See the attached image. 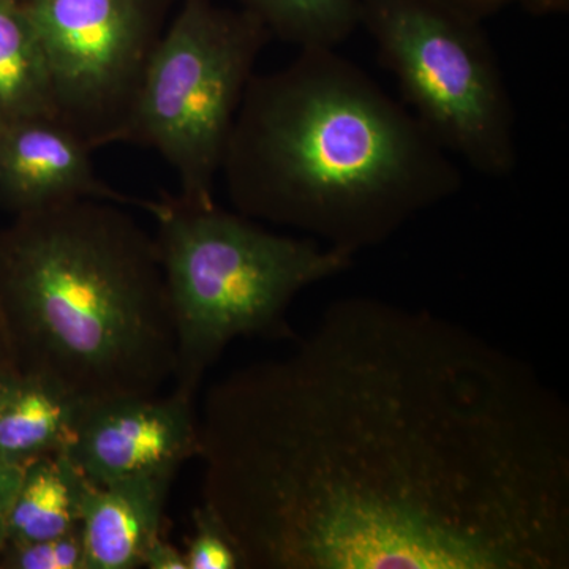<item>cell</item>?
Here are the masks:
<instances>
[{"mask_svg":"<svg viewBox=\"0 0 569 569\" xmlns=\"http://www.w3.org/2000/svg\"><path fill=\"white\" fill-rule=\"evenodd\" d=\"M204 508L241 569H568L569 411L429 310L337 299L198 408Z\"/></svg>","mask_w":569,"mask_h":569,"instance_id":"cell-1","label":"cell"},{"mask_svg":"<svg viewBox=\"0 0 569 569\" xmlns=\"http://www.w3.org/2000/svg\"><path fill=\"white\" fill-rule=\"evenodd\" d=\"M359 26L449 156L488 178L515 173V103L481 20L445 0H362Z\"/></svg>","mask_w":569,"mask_h":569,"instance_id":"cell-5","label":"cell"},{"mask_svg":"<svg viewBox=\"0 0 569 569\" xmlns=\"http://www.w3.org/2000/svg\"><path fill=\"white\" fill-rule=\"evenodd\" d=\"M445 2L473 14L478 20L485 21L497 14L498 11L507 9L516 0H445Z\"/></svg>","mask_w":569,"mask_h":569,"instance_id":"cell-19","label":"cell"},{"mask_svg":"<svg viewBox=\"0 0 569 569\" xmlns=\"http://www.w3.org/2000/svg\"><path fill=\"white\" fill-rule=\"evenodd\" d=\"M0 342L13 372L81 402L160 395L176 339L153 234L89 198L14 216L0 230Z\"/></svg>","mask_w":569,"mask_h":569,"instance_id":"cell-3","label":"cell"},{"mask_svg":"<svg viewBox=\"0 0 569 569\" xmlns=\"http://www.w3.org/2000/svg\"><path fill=\"white\" fill-rule=\"evenodd\" d=\"M531 17L545 18L568 13L569 0H516Z\"/></svg>","mask_w":569,"mask_h":569,"instance_id":"cell-20","label":"cell"},{"mask_svg":"<svg viewBox=\"0 0 569 569\" xmlns=\"http://www.w3.org/2000/svg\"><path fill=\"white\" fill-rule=\"evenodd\" d=\"M84 478L63 452L29 462L22 470L7 522V542L58 538L81 526Z\"/></svg>","mask_w":569,"mask_h":569,"instance_id":"cell-12","label":"cell"},{"mask_svg":"<svg viewBox=\"0 0 569 569\" xmlns=\"http://www.w3.org/2000/svg\"><path fill=\"white\" fill-rule=\"evenodd\" d=\"M197 399L170 395L126 396L81 402L63 455L93 485L132 478H173L198 458Z\"/></svg>","mask_w":569,"mask_h":569,"instance_id":"cell-8","label":"cell"},{"mask_svg":"<svg viewBox=\"0 0 569 569\" xmlns=\"http://www.w3.org/2000/svg\"><path fill=\"white\" fill-rule=\"evenodd\" d=\"M81 400L36 376L0 378V459L17 466L69 447Z\"/></svg>","mask_w":569,"mask_h":569,"instance_id":"cell-11","label":"cell"},{"mask_svg":"<svg viewBox=\"0 0 569 569\" xmlns=\"http://www.w3.org/2000/svg\"><path fill=\"white\" fill-rule=\"evenodd\" d=\"M269 36L299 51L337 50L359 28L362 0H239Z\"/></svg>","mask_w":569,"mask_h":569,"instance_id":"cell-14","label":"cell"},{"mask_svg":"<svg viewBox=\"0 0 569 569\" xmlns=\"http://www.w3.org/2000/svg\"><path fill=\"white\" fill-rule=\"evenodd\" d=\"M271 40L249 11L179 0L142 78L122 142L153 149L182 198L211 204L254 66Z\"/></svg>","mask_w":569,"mask_h":569,"instance_id":"cell-6","label":"cell"},{"mask_svg":"<svg viewBox=\"0 0 569 569\" xmlns=\"http://www.w3.org/2000/svg\"><path fill=\"white\" fill-rule=\"evenodd\" d=\"M146 569H187L183 550L176 548L160 535L146 550L142 567Z\"/></svg>","mask_w":569,"mask_h":569,"instance_id":"cell-18","label":"cell"},{"mask_svg":"<svg viewBox=\"0 0 569 569\" xmlns=\"http://www.w3.org/2000/svg\"><path fill=\"white\" fill-rule=\"evenodd\" d=\"M173 478H132L108 485L84 479L81 535L84 569H137L162 535Z\"/></svg>","mask_w":569,"mask_h":569,"instance_id":"cell-10","label":"cell"},{"mask_svg":"<svg viewBox=\"0 0 569 569\" xmlns=\"http://www.w3.org/2000/svg\"><path fill=\"white\" fill-rule=\"evenodd\" d=\"M0 569H84L81 526L58 538L7 542Z\"/></svg>","mask_w":569,"mask_h":569,"instance_id":"cell-15","label":"cell"},{"mask_svg":"<svg viewBox=\"0 0 569 569\" xmlns=\"http://www.w3.org/2000/svg\"><path fill=\"white\" fill-rule=\"evenodd\" d=\"M234 211L356 254L462 187L406 104L336 50L254 73L222 170Z\"/></svg>","mask_w":569,"mask_h":569,"instance_id":"cell-2","label":"cell"},{"mask_svg":"<svg viewBox=\"0 0 569 569\" xmlns=\"http://www.w3.org/2000/svg\"><path fill=\"white\" fill-rule=\"evenodd\" d=\"M93 149L54 116L0 126V206L14 216L73 200L118 204L144 200L112 189L97 174Z\"/></svg>","mask_w":569,"mask_h":569,"instance_id":"cell-9","label":"cell"},{"mask_svg":"<svg viewBox=\"0 0 569 569\" xmlns=\"http://www.w3.org/2000/svg\"><path fill=\"white\" fill-rule=\"evenodd\" d=\"M9 372H13V370H11L9 361H7L6 351H3L2 343H0V378Z\"/></svg>","mask_w":569,"mask_h":569,"instance_id":"cell-21","label":"cell"},{"mask_svg":"<svg viewBox=\"0 0 569 569\" xmlns=\"http://www.w3.org/2000/svg\"><path fill=\"white\" fill-rule=\"evenodd\" d=\"M54 116L43 48L21 0H0V126Z\"/></svg>","mask_w":569,"mask_h":569,"instance_id":"cell-13","label":"cell"},{"mask_svg":"<svg viewBox=\"0 0 569 569\" xmlns=\"http://www.w3.org/2000/svg\"><path fill=\"white\" fill-rule=\"evenodd\" d=\"M179 0H21L56 112L96 149L122 142L142 78Z\"/></svg>","mask_w":569,"mask_h":569,"instance_id":"cell-7","label":"cell"},{"mask_svg":"<svg viewBox=\"0 0 569 569\" xmlns=\"http://www.w3.org/2000/svg\"><path fill=\"white\" fill-rule=\"evenodd\" d=\"M193 533L187 539V569H241L238 550L203 505L193 509Z\"/></svg>","mask_w":569,"mask_h":569,"instance_id":"cell-16","label":"cell"},{"mask_svg":"<svg viewBox=\"0 0 569 569\" xmlns=\"http://www.w3.org/2000/svg\"><path fill=\"white\" fill-rule=\"evenodd\" d=\"M173 317L174 388L197 399L236 339L290 337L296 298L353 264L355 254L309 236L274 233L238 211L181 194L144 200Z\"/></svg>","mask_w":569,"mask_h":569,"instance_id":"cell-4","label":"cell"},{"mask_svg":"<svg viewBox=\"0 0 569 569\" xmlns=\"http://www.w3.org/2000/svg\"><path fill=\"white\" fill-rule=\"evenodd\" d=\"M0 343H2V342H0Z\"/></svg>","mask_w":569,"mask_h":569,"instance_id":"cell-22","label":"cell"},{"mask_svg":"<svg viewBox=\"0 0 569 569\" xmlns=\"http://www.w3.org/2000/svg\"><path fill=\"white\" fill-rule=\"evenodd\" d=\"M26 466L6 462L0 459V552L7 545V522L13 503L14 493L20 486L22 470Z\"/></svg>","mask_w":569,"mask_h":569,"instance_id":"cell-17","label":"cell"}]
</instances>
